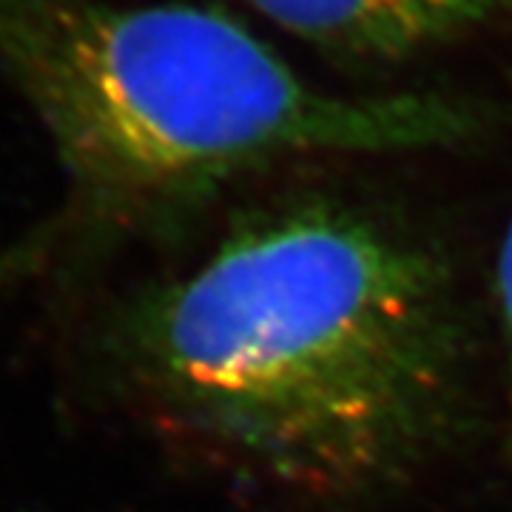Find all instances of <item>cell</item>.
Masks as SVG:
<instances>
[{"instance_id": "obj_1", "label": "cell", "mask_w": 512, "mask_h": 512, "mask_svg": "<svg viewBox=\"0 0 512 512\" xmlns=\"http://www.w3.org/2000/svg\"><path fill=\"white\" fill-rule=\"evenodd\" d=\"M143 382L262 476L342 490L396 467L456 373L441 268L328 208L237 228L128 325Z\"/></svg>"}, {"instance_id": "obj_2", "label": "cell", "mask_w": 512, "mask_h": 512, "mask_svg": "<svg viewBox=\"0 0 512 512\" xmlns=\"http://www.w3.org/2000/svg\"><path fill=\"white\" fill-rule=\"evenodd\" d=\"M0 60L77 197L117 222L279 154L436 146L467 126L441 100L316 92L242 23L177 3L0 0Z\"/></svg>"}, {"instance_id": "obj_3", "label": "cell", "mask_w": 512, "mask_h": 512, "mask_svg": "<svg viewBox=\"0 0 512 512\" xmlns=\"http://www.w3.org/2000/svg\"><path fill=\"white\" fill-rule=\"evenodd\" d=\"M254 6L313 43L396 55L478 18L490 0H254Z\"/></svg>"}, {"instance_id": "obj_4", "label": "cell", "mask_w": 512, "mask_h": 512, "mask_svg": "<svg viewBox=\"0 0 512 512\" xmlns=\"http://www.w3.org/2000/svg\"><path fill=\"white\" fill-rule=\"evenodd\" d=\"M46 256H49V242L43 237L29 239L15 248H3L0 251V293L9 285H18L20 279H26L29 274H35L46 262Z\"/></svg>"}, {"instance_id": "obj_5", "label": "cell", "mask_w": 512, "mask_h": 512, "mask_svg": "<svg viewBox=\"0 0 512 512\" xmlns=\"http://www.w3.org/2000/svg\"><path fill=\"white\" fill-rule=\"evenodd\" d=\"M498 296H501V313H504V325H507L512 353V222L507 237H504L501 259H498Z\"/></svg>"}]
</instances>
